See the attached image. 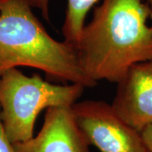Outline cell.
<instances>
[{
	"mask_svg": "<svg viewBox=\"0 0 152 152\" xmlns=\"http://www.w3.org/2000/svg\"><path fill=\"white\" fill-rule=\"evenodd\" d=\"M32 8L38 9L46 20H49L50 0H28ZM67 10L62 32L64 41L75 48L81 37L88 12L98 0H67Z\"/></svg>",
	"mask_w": 152,
	"mask_h": 152,
	"instance_id": "7",
	"label": "cell"
},
{
	"mask_svg": "<svg viewBox=\"0 0 152 152\" xmlns=\"http://www.w3.org/2000/svg\"><path fill=\"white\" fill-rule=\"evenodd\" d=\"M0 152H16L14 145L6 136L0 118Z\"/></svg>",
	"mask_w": 152,
	"mask_h": 152,
	"instance_id": "8",
	"label": "cell"
},
{
	"mask_svg": "<svg viewBox=\"0 0 152 152\" xmlns=\"http://www.w3.org/2000/svg\"><path fill=\"white\" fill-rule=\"evenodd\" d=\"M31 9L28 0L0 1V76L22 66L62 82L96 86L83 70L75 48L52 37Z\"/></svg>",
	"mask_w": 152,
	"mask_h": 152,
	"instance_id": "2",
	"label": "cell"
},
{
	"mask_svg": "<svg viewBox=\"0 0 152 152\" xmlns=\"http://www.w3.org/2000/svg\"><path fill=\"white\" fill-rule=\"evenodd\" d=\"M85 87L78 84L56 85L39 75L27 76L11 69L0 76V118L12 144L34 136L37 116L44 109L72 107Z\"/></svg>",
	"mask_w": 152,
	"mask_h": 152,
	"instance_id": "3",
	"label": "cell"
},
{
	"mask_svg": "<svg viewBox=\"0 0 152 152\" xmlns=\"http://www.w3.org/2000/svg\"><path fill=\"white\" fill-rule=\"evenodd\" d=\"M71 110L89 145L100 152H147L140 132L128 124L112 104L86 100L77 102Z\"/></svg>",
	"mask_w": 152,
	"mask_h": 152,
	"instance_id": "4",
	"label": "cell"
},
{
	"mask_svg": "<svg viewBox=\"0 0 152 152\" xmlns=\"http://www.w3.org/2000/svg\"><path fill=\"white\" fill-rule=\"evenodd\" d=\"M0 1H1V0H0Z\"/></svg>",
	"mask_w": 152,
	"mask_h": 152,
	"instance_id": "12",
	"label": "cell"
},
{
	"mask_svg": "<svg viewBox=\"0 0 152 152\" xmlns=\"http://www.w3.org/2000/svg\"><path fill=\"white\" fill-rule=\"evenodd\" d=\"M151 7L146 0H102L76 45L92 81L118 83L136 64L152 58Z\"/></svg>",
	"mask_w": 152,
	"mask_h": 152,
	"instance_id": "1",
	"label": "cell"
},
{
	"mask_svg": "<svg viewBox=\"0 0 152 152\" xmlns=\"http://www.w3.org/2000/svg\"><path fill=\"white\" fill-rule=\"evenodd\" d=\"M113 107L136 130L152 124V58L132 66L117 83Z\"/></svg>",
	"mask_w": 152,
	"mask_h": 152,
	"instance_id": "5",
	"label": "cell"
},
{
	"mask_svg": "<svg viewBox=\"0 0 152 152\" xmlns=\"http://www.w3.org/2000/svg\"><path fill=\"white\" fill-rule=\"evenodd\" d=\"M147 2H148V4H150V5H151H151H152V0H146Z\"/></svg>",
	"mask_w": 152,
	"mask_h": 152,
	"instance_id": "10",
	"label": "cell"
},
{
	"mask_svg": "<svg viewBox=\"0 0 152 152\" xmlns=\"http://www.w3.org/2000/svg\"><path fill=\"white\" fill-rule=\"evenodd\" d=\"M140 134L147 152H152V124L144 128L140 131Z\"/></svg>",
	"mask_w": 152,
	"mask_h": 152,
	"instance_id": "9",
	"label": "cell"
},
{
	"mask_svg": "<svg viewBox=\"0 0 152 152\" xmlns=\"http://www.w3.org/2000/svg\"><path fill=\"white\" fill-rule=\"evenodd\" d=\"M151 21H152V5H151Z\"/></svg>",
	"mask_w": 152,
	"mask_h": 152,
	"instance_id": "11",
	"label": "cell"
},
{
	"mask_svg": "<svg viewBox=\"0 0 152 152\" xmlns=\"http://www.w3.org/2000/svg\"><path fill=\"white\" fill-rule=\"evenodd\" d=\"M16 152H90L71 107L46 110L41 130L27 141L13 144Z\"/></svg>",
	"mask_w": 152,
	"mask_h": 152,
	"instance_id": "6",
	"label": "cell"
}]
</instances>
